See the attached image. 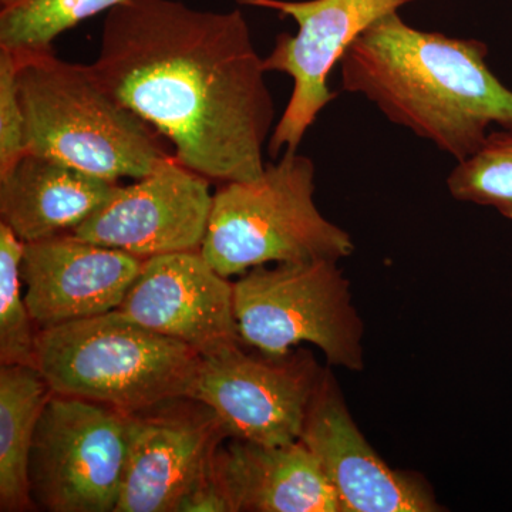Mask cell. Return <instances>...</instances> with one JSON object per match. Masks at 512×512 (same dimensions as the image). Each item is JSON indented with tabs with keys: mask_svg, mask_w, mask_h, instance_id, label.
Wrapping results in <instances>:
<instances>
[{
	"mask_svg": "<svg viewBox=\"0 0 512 512\" xmlns=\"http://www.w3.org/2000/svg\"><path fill=\"white\" fill-rule=\"evenodd\" d=\"M227 437L217 414L190 397L130 413L126 473L114 512H177Z\"/></svg>",
	"mask_w": 512,
	"mask_h": 512,
	"instance_id": "8fae6325",
	"label": "cell"
},
{
	"mask_svg": "<svg viewBox=\"0 0 512 512\" xmlns=\"http://www.w3.org/2000/svg\"><path fill=\"white\" fill-rule=\"evenodd\" d=\"M212 201L210 180L173 157L136 183L117 185L70 234L141 259L201 251Z\"/></svg>",
	"mask_w": 512,
	"mask_h": 512,
	"instance_id": "30bf717a",
	"label": "cell"
},
{
	"mask_svg": "<svg viewBox=\"0 0 512 512\" xmlns=\"http://www.w3.org/2000/svg\"><path fill=\"white\" fill-rule=\"evenodd\" d=\"M126 0H25L0 10V47L12 52L49 50L53 42L83 20L109 12Z\"/></svg>",
	"mask_w": 512,
	"mask_h": 512,
	"instance_id": "ac0fdd59",
	"label": "cell"
},
{
	"mask_svg": "<svg viewBox=\"0 0 512 512\" xmlns=\"http://www.w3.org/2000/svg\"><path fill=\"white\" fill-rule=\"evenodd\" d=\"M143 262L72 234L25 244L20 272L37 330L117 311Z\"/></svg>",
	"mask_w": 512,
	"mask_h": 512,
	"instance_id": "5bb4252c",
	"label": "cell"
},
{
	"mask_svg": "<svg viewBox=\"0 0 512 512\" xmlns=\"http://www.w3.org/2000/svg\"><path fill=\"white\" fill-rule=\"evenodd\" d=\"M130 413L50 394L30 451L35 507L49 512H114L128 451Z\"/></svg>",
	"mask_w": 512,
	"mask_h": 512,
	"instance_id": "52a82bcc",
	"label": "cell"
},
{
	"mask_svg": "<svg viewBox=\"0 0 512 512\" xmlns=\"http://www.w3.org/2000/svg\"><path fill=\"white\" fill-rule=\"evenodd\" d=\"M409 0H238L251 8L274 10L298 23V33L276 36L271 55L264 59L268 72L291 77L293 89L281 120L269 138L268 151H298L309 128L336 93L329 76L357 37L377 20Z\"/></svg>",
	"mask_w": 512,
	"mask_h": 512,
	"instance_id": "9c48e42d",
	"label": "cell"
},
{
	"mask_svg": "<svg viewBox=\"0 0 512 512\" xmlns=\"http://www.w3.org/2000/svg\"><path fill=\"white\" fill-rule=\"evenodd\" d=\"M301 441L318 458L339 512L443 511L423 478L393 470L370 446L329 370L309 407Z\"/></svg>",
	"mask_w": 512,
	"mask_h": 512,
	"instance_id": "7c38bea8",
	"label": "cell"
},
{
	"mask_svg": "<svg viewBox=\"0 0 512 512\" xmlns=\"http://www.w3.org/2000/svg\"><path fill=\"white\" fill-rule=\"evenodd\" d=\"M117 311L200 355L241 342L234 282L218 274L201 251L144 259Z\"/></svg>",
	"mask_w": 512,
	"mask_h": 512,
	"instance_id": "4fadbf2b",
	"label": "cell"
},
{
	"mask_svg": "<svg viewBox=\"0 0 512 512\" xmlns=\"http://www.w3.org/2000/svg\"><path fill=\"white\" fill-rule=\"evenodd\" d=\"M25 242L0 222V362L36 367L37 326L22 295Z\"/></svg>",
	"mask_w": 512,
	"mask_h": 512,
	"instance_id": "d6986e66",
	"label": "cell"
},
{
	"mask_svg": "<svg viewBox=\"0 0 512 512\" xmlns=\"http://www.w3.org/2000/svg\"><path fill=\"white\" fill-rule=\"evenodd\" d=\"M25 2V0H0V6H2V10H9L16 8L20 3Z\"/></svg>",
	"mask_w": 512,
	"mask_h": 512,
	"instance_id": "603a6c76",
	"label": "cell"
},
{
	"mask_svg": "<svg viewBox=\"0 0 512 512\" xmlns=\"http://www.w3.org/2000/svg\"><path fill=\"white\" fill-rule=\"evenodd\" d=\"M46 380L33 366L0 370V510H33L29 463L33 440L49 400Z\"/></svg>",
	"mask_w": 512,
	"mask_h": 512,
	"instance_id": "e0dca14e",
	"label": "cell"
},
{
	"mask_svg": "<svg viewBox=\"0 0 512 512\" xmlns=\"http://www.w3.org/2000/svg\"><path fill=\"white\" fill-rule=\"evenodd\" d=\"M447 188L454 200L494 208L512 221L511 131H491L474 156L451 170Z\"/></svg>",
	"mask_w": 512,
	"mask_h": 512,
	"instance_id": "ffe728a7",
	"label": "cell"
},
{
	"mask_svg": "<svg viewBox=\"0 0 512 512\" xmlns=\"http://www.w3.org/2000/svg\"><path fill=\"white\" fill-rule=\"evenodd\" d=\"M212 470L231 512H339L318 458L301 440L265 446L232 439L218 447Z\"/></svg>",
	"mask_w": 512,
	"mask_h": 512,
	"instance_id": "9a60e30c",
	"label": "cell"
},
{
	"mask_svg": "<svg viewBox=\"0 0 512 512\" xmlns=\"http://www.w3.org/2000/svg\"><path fill=\"white\" fill-rule=\"evenodd\" d=\"M238 332L249 348L284 356L299 343L322 350L329 365L360 372L363 322L338 262L256 266L234 282Z\"/></svg>",
	"mask_w": 512,
	"mask_h": 512,
	"instance_id": "8992f818",
	"label": "cell"
},
{
	"mask_svg": "<svg viewBox=\"0 0 512 512\" xmlns=\"http://www.w3.org/2000/svg\"><path fill=\"white\" fill-rule=\"evenodd\" d=\"M117 185L55 158L26 153L0 175V217L25 244L70 234Z\"/></svg>",
	"mask_w": 512,
	"mask_h": 512,
	"instance_id": "2e32d148",
	"label": "cell"
},
{
	"mask_svg": "<svg viewBox=\"0 0 512 512\" xmlns=\"http://www.w3.org/2000/svg\"><path fill=\"white\" fill-rule=\"evenodd\" d=\"M200 353L113 311L40 329L36 369L50 392L124 413L187 397Z\"/></svg>",
	"mask_w": 512,
	"mask_h": 512,
	"instance_id": "277c9868",
	"label": "cell"
},
{
	"mask_svg": "<svg viewBox=\"0 0 512 512\" xmlns=\"http://www.w3.org/2000/svg\"><path fill=\"white\" fill-rule=\"evenodd\" d=\"M86 67L194 173L221 183L264 174L275 104L241 10L126 0L106 12L99 55Z\"/></svg>",
	"mask_w": 512,
	"mask_h": 512,
	"instance_id": "6da1fadb",
	"label": "cell"
},
{
	"mask_svg": "<svg viewBox=\"0 0 512 512\" xmlns=\"http://www.w3.org/2000/svg\"><path fill=\"white\" fill-rule=\"evenodd\" d=\"M177 512H231L224 490L212 470V464L205 476L184 495Z\"/></svg>",
	"mask_w": 512,
	"mask_h": 512,
	"instance_id": "7402d4cb",
	"label": "cell"
},
{
	"mask_svg": "<svg viewBox=\"0 0 512 512\" xmlns=\"http://www.w3.org/2000/svg\"><path fill=\"white\" fill-rule=\"evenodd\" d=\"M13 55L26 153L55 158L116 183L146 177L174 157L160 134L113 99L84 64L64 62L52 49Z\"/></svg>",
	"mask_w": 512,
	"mask_h": 512,
	"instance_id": "3957f363",
	"label": "cell"
},
{
	"mask_svg": "<svg viewBox=\"0 0 512 512\" xmlns=\"http://www.w3.org/2000/svg\"><path fill=\"white\" fill-rule=\"evenodd\" d=\"M25 114L16 80V57L0 47V175L26 154Z\"/></svg>",
	"mask_w": 512,
	"mask_h": 512,
	"instance_id": "44dd1931",
	"label": "cell"
},
{
	"mask_svg": "<svg viewBox=\"0 0 512 512\" xmlns=\"http://www.w3.org/2000/svg\"><path fill=\"white\" fill-rule=\"evenodd\" d=\"M244 348L241 340L200 355L187 397L210 407L231 439L296 443L326 369L306 349L269 356Z\"/></svg>",
	"mask_w": 512,
	"mask_h": 512,
	"instance_id": "ba28073f",
	"label": "cell"
},
{
	"mask_svg": "<svg viewBox=\"0 0 512 512\" xmlns=\"http://www.w3.org/2000/svg\"><path fill=\"white\" fill-rule=\"evenodd\" d=\"M487 56L481 40L424 32L392 12L346 50L342 89L461 163L494 127L512 133V92Z\"/></svg>",
	"mask_w": 512,
	"mask_h": 512,
	"instance_id": "7a4b0ae2",
	"label": "cell"
},
{
	"mask_svg": "<svg viewBox=\"0 0 512 512\" xmlns=\"http://www.w3.org/2000/svg\"><path fill=\"white\" fill-rule=\"evenodd\" d=\"M315 177L311 158L285 151L256 180L224 183L214 194L201 247L208 264L229 279L261 265L352 255L349 232L316 205Z\"/></svg>",
	"mask_w": 512,
	"mask_h": 512,
	"instance_id": "5b68a950",
	"label": "cell"
}]
</instances>
